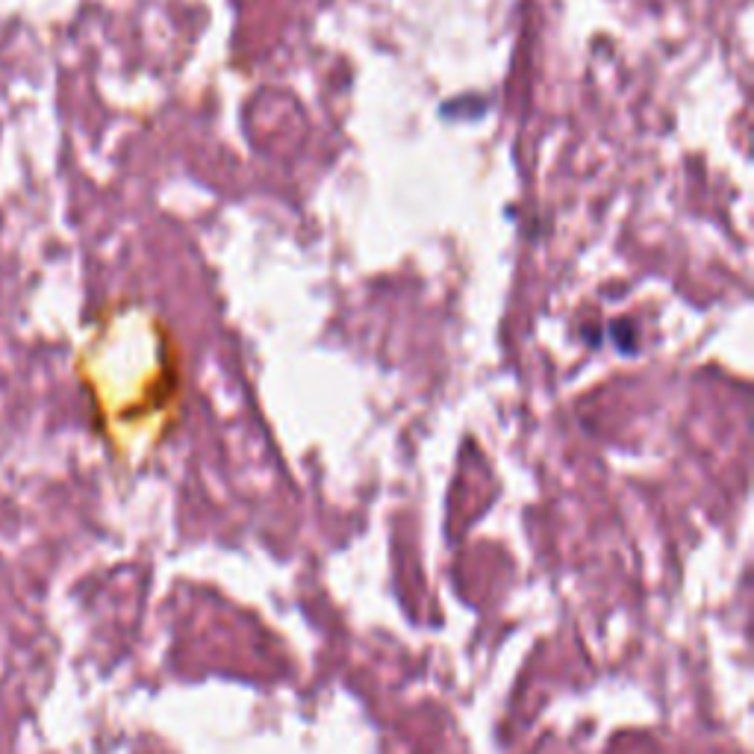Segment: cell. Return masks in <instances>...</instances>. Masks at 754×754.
Segmentation results:
<instances>
[{
    "mask_svg": "<svg viewBox=\"0 0 754 754\" xmlns=\"http://www.w3.org/2000/svg\"><path fill=\"white\" fill-rule=\"evenodd\" d=\"M607 339H610V345L619 354H634L637 342H640V333H637V324L631 322V319H616V322L607 327Z\"/></svg>",
    "mask_w": 754,
    "mask_h": 754,
    "instance_id": "1",
    "label": "cell"
},
{
    "mask_svg": "<svg viewBox=\"0 0 754 754\" xmlns=\"http://www.w3.org/2000/svg\"><path fill=\"white\" fill-rule=\"evenodd\" d=\"M581 339H584L590 348H598V345L604 342V333H601L598 327H581Z\"/></svg>",
    "mask_w": 754,
    "mask_h": 754,
    "instance_id": "2",
    "label": "cell"
}]
</instances>
